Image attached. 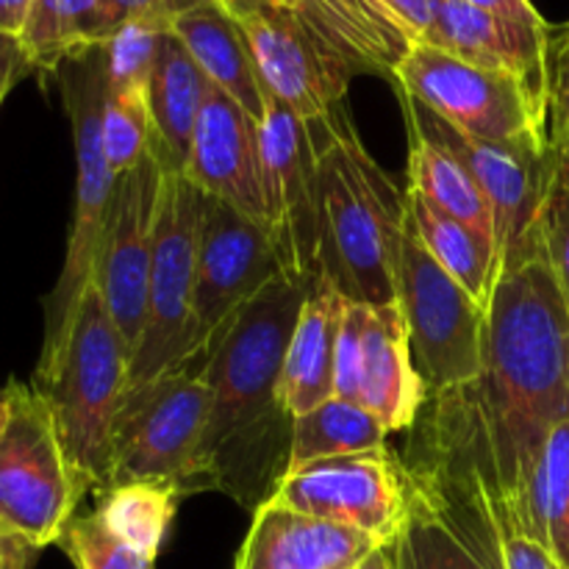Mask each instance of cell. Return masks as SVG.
<instances>
[{"label":"cell","instance_id":"5b68a950","mask_svg":"<svg viewBox=\"0 0 569 569\" xmlns=\"http://www.w3.org/2000/svg\"><path fill=\"white\" fill-rule=\"evenodd\" d=\"M61 81V100L72 122L76 142V209H72L70 237L61 276L44 298V342L42 356L53 353L64 339L78 303L94 281L100 244L109 226L117 176L111 172L100 137V111L106 98L103 48L76 53L56 72Z\"/></svg>","mask_w":569,"mask_h":569},{"label":"cell","instance_id":"ffe728a7","mask_svg":"<svg viewBox=\"0 0 569 569\" xmlns=\"http://www.w3.org/2000/svg\"><path fill=\"white\" fill-rule=\"evenodd\" d=\"M550 26L506 20L461 0H433V20L420 42L467 64L509 72L548 109Z\"/></svg>","mask_w":569,"mask_h":569},{"label":"cell","instance_id":"681fc988","mask_svg":"<svg viewBox=\"0 0 569 569\" xmlns=\"http://www.w3.org/2000/svg\"><path fill=\"white\" fill-rule=\"evenodd\" d=\"M289 3H295V0H289Z\"/></svg>","mask_w":569,"mask_h":569},{"label":"cell","instance_id":"9c48e42d","mask_svg":"<svg viewBox=\"0 0 569 569\" xmlns=\"http://www.w3.org/2000/svg\"><path fill=\"white\" fill-rule=\"evenodd\" d=\"M209 409L203 359L187 361L126 395L111 433L109 489L131 481H161L187 492Z\"/></svg>","mask_w":569,"mask_h":569},{"label":"cell","instance_id":"7402d4cb","mask_svg":"<svg viewBox=\"0 0 569 569\" xmlns=\"http://www.w3.org/2000/svg\"><path fill=\"white\" fill-rule=\"evenodd\" d=\"M170 31L181 39L183 48L214 87L231 94L253 120H264L267 89L237 17L228 14L217 0H203L176 17L170 22Z\"/></svg>","mask_w":569,"mask_h":569},{"label":"cell","instance_id":"30bf717a","mask_svg":"<svg viewBox=\"0 0 569 569\" xmlns=\"http://www.w3.org/2000/svg\"><path fill=\"white\" fill-rule=\"evenodd\" d=\"M400 94L420 100L459 131L492 142L548 139V109L520 78L467 64L445 50L415 42L395 70Z\"/></svg>","mask_w":569,"mask_h":569},{"label":"cell","instance_id":"74e56055","mask_svg":"<svg viewBox=\"0 0 569 569\" xmlns=\"http://www.w3.org/2000/svg\"><path fill=\"white\" fill-rule=\"evenodd\" d=\"M500 522V537H503V553H506V567L509 569H565L561 561L545 548L542 542H537L533 537H528L526 531H520L511 522Z\"/></svg>","mask_w":569,"mask_h":569},{"label":"cell","instance_id":"f546056e","mask_svg":"<svg viewBox=\"0 0 569 569\" xmlns=\"http://www.w3.org/2000/svg\"><path fill=\"white\" fill-rule=\"evenodd\" d=\"M522 531L542 542L569 569V420L550 431L528 495Z\"/></svg>","mask_w":569,"mask_h":569},{"label":"cell","instance_id":"d590c367","mask_svg":"<svg viewBox=\"0 0 569 569\" xmlns=\"http://www.w3.org/2000/svg\"><path fill=\"white\" fill-rule=\"evenodd\" d=\"M548 133L569 153V22L550 28L548 39Z\"/></svg>","mask_w":569,"mask_h":569},{"label":"cell","instance_id":"277c9868","mask_svg":"<svg viewBox=\"0 0 569 569\" xmlns=\"http://www.w3.org/2000/svg\"><path fill=\"white\" fill-rule=\"evenodd\" d=\"M128 367L131 353L92 283L59 348L39 359L31 383L53 415L56 433L83 495L109 489L111 433L126 398Z\"/></svg>","mask_w":569,"mask_h":569},{"label":"cell","instance_id":"7c38bea8","mask_svg":"<svg viewBox=\"0 0 569 569\" xmlns=\"http://www.w3.org/2000/svg\"><path fill=\"white\" fill-rule=\"evenodd\" d=\"M403 106L411 137L453 156L483 189L495 211V244L503 264L509 250H515L539 222L556 164V148L550 137L492 142L459 131L409 94H403Z\"/></svg>","mask_w":569,"mask_h":569},{"label":"cell","instance_id":"4fadbf2b","mask_svg":"<svg viewBox=\"0 0 569 569\" xmlns=\"http://www.w3.org/2000/svg\"><path fill=\"white\" fill-rule=\"evenodd\" d=\"M270 503L356 528L389 545L409 511V470L387 445L333 456L289 470Z\"/></svg>","mask_w":569,"mask_h":569},{"label":"cell","instance_id":"e0dca14e","mask_svg":"<svg viewBox=\"0 0 569 569\" xmlns=\"http://www.w3.org/2000/svg\"><path fill=\"white\" fill-rule=\"evenodd\" d=\"M261 170H264L267 228L276 242L283 276L320 281L317 270V159L306 122L283 100L267 92L259 122Z\"/></svg>","mask_w":569,"mask_h":569},{"label":"cell","instance_id":"8992f818","mask_svg":"<svg viewBox=\"0 0 569 569\" xmlns=\"http://www.w3.org/2000/svg\"><path fill=\"white\" fill-rule=\"evenodd\" d=\"M395 295L409 331L415 370L428 398L476 381L483 370L489 309H483L417 237L406 211Z\"/></svg>","mask_w":569,"mask_h":569},{"label":"cell","instance_id":"ac0fdd59","mask_svg":"<svg viewBox=\"0 0 569 569\" xmlns=\"http://www.w3.org/2000/svg\"><path fill=\"white\" fill-rule=\"evenodd\" d=\"M239 22L264 89L283 100L300 120H317L342 103L356 70L295 6H267Z\"/></svg>","mask_w":569,"mask_h":569},{"label":"cell","instance_id":"b9f144b4","mask_svg":"<svg viewBox=\"0 0 569 569\" xmlns=\"http://www.w3.org/2000/svg\"><path fill=\"white\" fill-rule=\"evenodd\" d=\"M387 11H392L400 26L420 42L433 20V0H378Z\"/></svg>","mask_w":569,"mask_h":569},{"label":"cell","instance_id":"836d02e7","mask_svg":"<svg viewBox=\"0 0 569 569\" xmlns=\"http://www.w3.org/2000/svg\"><path fill=\"white\" fill-rule=\"evenodd\" d=\"M539 233L550 270L569 306V153L561 148H556L553 176L539 211Z\"/></svg>","mask_w":569,"mask_h":569},{"label":"cell","instance_id":"cb8c5ba5","mask_svg":"<svg viewBox=\"0 0 569 569\" xmlns=\"http://www.w3.org/2000/svg\"><path fill=\"white\" fill-rule=\"evenodd\" d=\"M345 303L348 300L342 295L333 292L326 281H317L300 309L281 372V398L292 417L309 415L333 398Z\"/></svg>","mask_w":569,"mask_h":569},{"label":"cell","instance_id":"83f0119b","mask_svg":"<svg viewBox=\"0 0 569 569\" xmlns=\"http://www.w3.org/2000/svg\"><path fill=\"white\" fill-rule=\"evenodd\" d=\"M409 187L426 194L433 206L448 211L459 222L478 233L483 242L495 244V211L476 178L445 150L411 137L409 156ZM500 261V259H498Z\"/></svg>","mask_w":569,"mask_h":569},{"label":"cell","instance_id":"8fae6325","mask_svg":"<svg viewBox=\"0 0 569 569\" xmlns=\"http://www.w3.org/2000/svg\"><path fill=\"white\" fill-rule=\"evenodd\" d=\"M409 470V511L389 542L395 569H509L492 503L470 478Z\"/></svg>","mask_w":569,"mask_h":569},{"label":"cell","instance_id":"484cf974","mask_svg":"<svg viewBox=\"0 0 569 569\" xmlns=\"http://www.w3.org/2000/svg\"><path fill=\"white\" fill-rule=\"evenodd\" d=\"M406 211L415 226L417 237L426 244L428 253L483 306L489 309L495 281H498L500 261L498 250L483 242L472 228L450 217L439 206H433L417 189H406Z\"/></svg>","mask_w":569,"mask_h":569},{"label":"cell","instance_id":"52a82bcc","mask_svg":"<svg viewBox=\"0 0 569 569\" xmlns=\"http://www.w3.org/2000/svg\"><path fill=\"white\" fill-rule=\"evenodd\" d=\"M206 192L187 172H164L142 339L128 367L126 395L198 359L194 276Z\"/></svg>","mask_w":569,"mask_h":569},{"label":"cell","instance_id":"4dcf8cb0","mask_svg":"<svg viewBox=\"0 0 569 569\" xmlns=\"http://www.w3.org/2000/svg\"><path fill=\"white\" fill-rule=\"evenodd\" d=\"M167 31H170L167 22L148 20V17H137V20H126L122 26H117L114 33L100 44L106 89L148 94Z\"/></svg>","mask_w":569,"mask_h":569},{"label":"cell","instance_id":"f1b7e54d","mask_svg":"<svg viewBox=\"0 0 569 569\" xmlns=\"http://www.w3.org/2000/svg\"><path fill=\"white\" fill-rule=\"evenodd\" d=\"M181 489L176 483L131 481L100 492L94 515L120 539L148 556H159L161 542L176 520Z\"/></svg>","mask_w":569,"mask_h":569},{"label":"cell","instance_id":"f6af8a7d","mask_svg":"<svg viewBox=\"0 0 569 569\" xmlns=\"http://www.w3.org/2000/svg\"><path fill=\"white\" fill-rule=\"evenodd\" d=\"M228 14H233L237 20H244V17L256 14V11L267 9V6H283L289 0H217Z\"/></svg>","mask_w":569,"mask_h":569},{"label":"cell","instance_id":"7bdbcfd3","mask_svg":"<svg viewBox=\"0 0 569 569\" xmlns=\"http://www.w3.org/2000/svg\"><path fill=\"white\" fill-rule=\"evenodd\" d=\"M461 3L478 6V9L506 17V20L528 22V26H545L542 14L533 9L531 0H461Z\"/></svg>","mask_w":569,"mask_h":569},{"label":"cell","instance_id":"f35d334b","mask_svg":"<svg viewBox=\"0 0 569 569\" xmlns=\"http://www.w3.org/2000/svg\"><path fill=\"white\" fill-rule=\"evenodd\" d=\"M203 0H103L106 14H109L111 26H122L126 20H137V17H148V20H161L170 26L176 17L183 11L194 9Z\"/></svg>","mask_w":569,"mask_h":569},{"label":"cell","instance_id":"d6986e66","mask_svg":"<svg viewBox=\"0 0 569 569\" xmlns=\"http://www.w3.org/2000/svg\"><path fill=\"white\" fill-rule=\"evenodd\" d=\"M183 172L206 194L226 200L250 220L267 226L259 120L214 83L200 109Z\"/></svg>","mask_w":569,"mask_h":569},{"label":"cell","instance_id":"4316f807","mask_svg":"<svg viewBox=\"0 0 569 569\" xmlns=\"http://www.w3.org/2000/svg\"><path fill=\"white\" fill-rule=\"evenodd\" d=\"M387 426L361 406L331 398L309 415L295 417L289 470L333 456L365 453L387 445Z\"/></svg>","mask_w":569,"mask_h":569},{"label":"cell","instance_id":"d4e9b609","mask_svg":"<svg viewBox=\"0 0 569 569\" xmlns=\"http://www.w3.org/2000/svg\"><path fill=\"white\" fill-rule=\"evenodd\" d=\"M209 87L211 81L183 48L181 39L167 31L148 87L150 137H153L150 150L164 172H183L187 167L194 126Z\"/></svg>","mask_w":569,"mask_h":569},{"label":"cell","instance_id":"ab89813d","mask_svg":"<svg viewBox=\"0 0 569 569\" xmlns=\"http://www.w3.org/2000/svg\"><path fill=\"white\" fill-rule=\"evenodd\" d=\"M31 70L33 67L28 61L26 50H22L20 39L9 37V33H0V103L11 92V87Z\"/></svg>","mask_w":569,"mask_h":569},{"label":"cell","instance_id":"c3c4849f","mask_svg":"<svg viewBox=\"0 0 569 569\" xmlns=\"http://www.w3.org/2000/svg\"><path fill=\"white\" fill-rule=\"evenodd\" d=\"M100 3H103V0H100ZM103 9H106V6H103Z\"/></svg>","mask_w":569,"mask_h":569},{"label":"cell","instance_id":"ee69618b","mask_svg":"<svg viewBox=\"0 0 569 569\" xmlns=\"http://www.w3.org/2000/svg\"><path fill=\"white\" fill-rule=\"evenodd\" d=\"M31 0H0V33L20 37Z\"/></svg>","mask_w":569,"mask_h":569},{"label":"cell","instance_id":"7dc6e473","mask_svg":"<svg viewBox=\"0 0 569 569\" xmlns=\"http://www.w3.org/2000/svg\"><path fill=\"white\" fill-rule=\"evenodd\" d=\"M3 426H6V398L3 392H0V431H3Z\"/></svg>","mask_w":569,"mask_h":569},{"label":"cell","instance_id":"60d3db41","mask_svg":"<svg viewBox=\"0 0 569 569\" xmlns=\"http://www.w3.org/2000/svg\"><path fill=\"white\" fill-rule=\"evenodd\" d=\"M42 548L28 542L22 533L0 520V569H33Z\"/></svg>","mask_w":569,"mask_h":569},{"label":"cell","instance_id":"bcb514c9","mask_svg":"<svg viewBox=\"0 0 569 569\" xmlns=\"http://www.w3.org/2000/svg\"><path fill=\"white\" fill-rule=\"evenodd\" d=\"M356 569H395L392 567V550H389V545H381L376 553L367 556V559L361 561Z\"/></svg>","mask_w":569,"mask_h":569},{"label":"cell","instance_id":"e575fe53","mask_svg":"<svg viewBox=\"0 0 569 569\" xmlns=\"http://www.w3.org/2000/svg\"><path fill=\"white\" fill-rule=\"evenodd\" d=\"M17 39H20L31 67L39 72H53L56 76L61 64L72 59V44L67 37L59 0H31L26 26Z\"/></svg>","mask_w":569,"mask_h":569},{"label":"cell","instance_id":"44dd1931","mask_svg":"<svg viewBox=\"0 0 569 569\" xmlns=\"http://www.w3.org/2000/svg\"><path fill=\"white\" fill-rule=\"evenodd\" d=\"M381 542L356 528L264 503L253 517L237 569H356Z\"/></svg>","mask_w":569,"mask_h":569},{"label":"cell","instance_id":"ba28073f","mask_svg":"<svg viewBox=\"0 0 569 569\" xmlns=\"http://www.w3.org/2000/svg\"><path fill=\"white\" fill-rule=\"evenodd\" d=\"M6 426L0 431V520L37 548L56 545L76 517L78 487L53 415L33 387L9 381L3 389Z\"/></svg>","mask_w":569,"mask_h":569},{"label":"cell","instance_id":"7a4b0ae2","mask_svg":"<svg viewBox=\"0 0 569 569\" xmlns=\"http://www.w3.org/2000/svg\"><path fill=\"white\" fill-rule=\"evenodd\" d=\"M315 287L281 272L206 348L211 409L183 495L217 489L253 511L276 498L289 472L295 422L281 398L283 359Z\"/></svg>","mask_w":569,"mask_h":569},{"label":"cell","instance_id":"5bb4252c","mask_svg":"<svg viewBox=\"0 0 569 569\" xmlns=\"http://www.w3.org/2000/svg\"><path fill=\"white\" fill-rule=\"evenodd\" d=\"M333 398L376 415L389 433L417 426L428 395L411 361L409 331L398 303H345Z\"/></svg>","mask_w":569,"mask_h":569},{"label":"cell","instance_id":"6da1fadb","mask_svg":"<svg viewBox=\"0 0 569 569\" xmlns=\"http://www.w3.org/2000/svg\"><path fill=\"white\" fill-rule=\"evenodd\" d=\"M426 406L406 465L470 478L495 517L522 531L550 431L569 420V306L539 222L500 264L481 376Z\"/></svg>","mask_w":569,"mask_h":569},{"label":"cell","instance_id":"603a6c76","mask_svg":"<svg viewBox=\"0 0 569 569\" xmlns=\"http://www.w3.org/2000/svg\"><path fill=\"white\" fill-rule=\"evenodd\" d=\"M289 6L356 72H381L395 81V70L417 42L378 0H295Z\"/></svg>","mask_w":569,"mask_h":569},{"label":"cell","instance_id":"1f68e13d","mask_svg":"<svg viewBox=\"0 0 569 569\" xmlns=\"http://www.w3.org/2000/svg\"><path fill=\"white\" fill-rule=\"evenodd\" d=\"M100 137H103L106 161L117 178L137 170L150 156V144H153L148 94L106 89L103 111H100Z\"/></svg>","mask_w":569,"mask_h":569},{"label":"cell","instance_id":"9a60e30c","mask_svg":"<svg viewBox=\"0 0 569 569\" xmlns=\"http://www.w3.org/2000/svg\"><path fill=\"white\" fill-rule=\"evenodd\" d=\"M283 272L270 228L220 198L206 194L194 276L198 359L226 322Z\"/></svg>","mask_w":569,"mask_h":569},{"label":"cell","instance_id":"3957f363","mask_svg":"<svg viewBox=\"0 0 569 569\" xmlns=\"http://www.w3.org/2000/svg\"><path fill=\"white\" fill-rule=\"evenodd\" d=\"M317 159V270L350 303L392 306L406 192L367 153L345 106L306 122Z\"/></svg>","mask_w":569,"mask_h":569},{"label":"cell","instance_id":"d6a6232c","mask_svg":"<svg viewBox=\"0 0 569 569\" xmlns=\"http://www.w3.org/2000/svg\"><path fill=\"white\" fill-rule=\"evenodd\" d=\"M78 569H156L153 556L117 537L98 515L72 517L59 542Z\"/></svg>","mask_w":569,"mask_h":569},{"label":"cell","instance_id":"8d00e7d4","mask_svg":"<svg viewBox=\"0 0 569 569\" xmlns=\"http://www.w3.org/2000/svg\"><path fill=\"white\" fill-rule=\"evenodd\" d=\"M59 9L61 17H64L72 56L98 48L114 33V26H111L100 0H59Z\"/></svg>","mask_w":569,"mask_h":569},{"label":"cell","instance_id":"2e32d148","mask_svg":"<svg viewBox=\"0 0 569 569\" xmlns=\"http://www.w3.org/2000/svg\"><path fill=\"white\" fill-rule=\"evenodd\" d=\"M164 167L150 150L137 170L117 178L109 226L94 267V287L120 328L128 353H137L148 311V283L153 267Z\"/></svg>","mask_w":569,"mask_h":569}]
</instances>
